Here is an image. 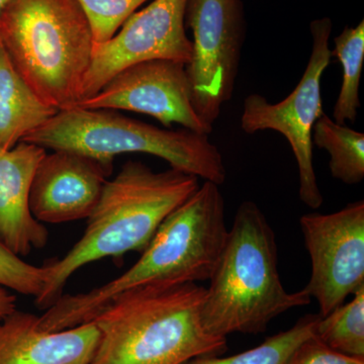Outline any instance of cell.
<instances>
[{"label": "cell", "instance_id": "6da1fadb", "mask_svg": "<svg viewBox=\"0 0 364 364\" xmlns=\"http://www.w3.org/2000/svg\"><path fill=\"white\" fill-rule=\"evenodd\" d=\"M198 177L170 168L155 172L139 161L124 163L105 182L82 237L61 259L44 265L42 291L35 299L47 310L63 294L69 279L95 261L142 253L164 220L200 188Z\"/></svg>", "mask_w": 364, "mask_h": 364}, {"label": "cell", "instance_id": "7a4b0ae2", "mask_svg": "<svg viewBox=\"0 0 364 364\" xmlns=\"http://www.w3.org/2000/svg\"><path fill=\"white\" fill-rule=\"evenodd\" d=\"M205 287L147 286L119 294L92 322L100 331L88 364H182L219 355L227 338L203 327Z\"/></svg>", "mask_w": 364, "mask_h": 364}, {"label": "cell", "instance_id": "3957f363", "mask_svg": "<svg viewBox=\"0 0 364 364\" xmlns=\"http://www.w3.org/2000/svg\"><path fill=\"white\" fill-rule=\"evenodd\" d=\"M274 231L257 203H242L205 289L202 322L214 336L259 334L282 314L308 306L301 289L289 293L277 267Z\"/></svg>", "mask_w": 364, "mask_h": 364}, {"label": "cell", "instance_id": "277c9868", "mask_svg": "<svg viewBox=\"0 0 364 364\" xmlns=\"http://www.w3.org/2000/svg\"><path fill=\"white\" fill-rule=\"evenodd\" d=\"M0 45L14 70L46 105L75 107L95 42L77 0H9Z\"/></svg>", "mask_w": 364, "mask_h": 364}, {"label": "cell", "instance_id": "5b68a950", "mask_svg": "<svg viewBox=\"0 0 364 364\" xmlns=\"http://www.w3.org/2000/svg\"><path fill=\"white\" fill-rule=\"evenodd\" d=\"M21 142L46 150L80 153L107 164H114L119 155L143 153L205 181L220 186L226 181L224 158L207 134L158 128L114 109H62Z\"/></svg>", "mask_w": 364, "mask_h": 364}, {"label": "cell", "instance_id": "8992f818", "mask_svg": "<svg viewBox=\"0 0 364 364\" xmlns=\"http://www.w3.org/2000/svg\"><path fill=\"white\" fill-rule=\"evenodd\" d=\"M229 229L220 186L205 181L157 230L130 268L138 286H176L210 280Z\"/></svg>", "mask_w": 364, "mask_h": 364}, {"label": "cell", "instance_id": "52a82bcc", "mask_svg": "<svg viewBox=\"0 0 364 364\" xmlns=\"http://www.w3.org/2000/svg\"><path fill=\"white\" fill-rule=\"evenodd\" d=\"M331 18L311 21L312 51L308 65L293 92L277 104H270L258 93L245 97L241 116V129L246 134L275 131L289 143L298 165L299 196L306 207L317 210L324 198L317 181L313 158V129L324 114L322 100V77L331 61L330 37Z\"/></svg>", "mask_w": 364, "mask_h": 364}, {"label": "cell", "instance_id": "ba28073f", "mask_svg": "<svg viewBox=\"0 0 364 364\" xmlns=\"http://www.w3.org/2000/svg\"><path fill=\"white\" fill-rule=\"evenodd\" d=\"M186 28L193 33L186 65L191 102L200 121L214 130L233 97L246 38L243 0H188Z\"/></svg>", "mask_w": 364, "mask_h": 364}, {"label": "cell", "instance_id": "9c48e42d", "mask_svg": "<svg viewBox=\"0 0 364 364\" xmlns=\"http://www.w3.org/2000/svg\"><path fill=\"white\" fill-rule=\"evenodd\" d=\"M311 259L304 287L324 317L364 287V202L358 200L332 213H310L299 219Z\"/></svg>", "mask_w": 364, "mask_h": 364}, {"label": "cell", "instance_id": "30bf717a", "mask_svg": "<svg viewBox=\"0 0 364 364\" xmlns=\"http://www.w3.org/2000/svg\"><path fill=\"white\" fill-rule=\"evenodd\" d=\"M186 1L153 0L132 14L112 40L95 45L80 100L93 97L119 71L140 62L165 59L186 65L193 50L184 21Z\"/></svg>", "mask_w": 364, "mask_h": 364}, {"label": "cell", "instance_id": "8fae6325", "mask_svg": "<svg viewBox=\"0 0 364 364\" xmlns=\"http://www.w3.org/2000/svg\"><path fill=\"white\" fill-rule=\"evenodd\" d=\"M75 107L139 112L168 129L176 124L196 133L213 132L196 114L186 64L172 60H148L127 67Z\"/></svg>", "mask_w": 364, "mask_h": 364}, {"label": "cell", "instance_id": "7c38bea8", "mask_svg": "<svg viewBox=\"0 0 364 364\" xmlns=\"http://www.w3.org/2000/svg\"><path fill=\"white\" fill-rule=\"evenodd\" d=\"M114 164L72 151L46 153L30 193L31 212L42 224L87 220L97 208Z\"/></svg>", "mask_w": 364, "mask_h": 364}, {"label": "cell", "instance_id": "4fadbf2b", "mask_svg": "<svg viewBox=\"0 0 364 364\" xmlns=\"http://www.w3.org/2000/svg\"><path fill=\"white\" fill-rule=\"evenodd\" d=\"M46 153L26 142L11 150L0 147V241L20 257L44 248L49 240V231L30 208L33 176Z\"/></svg>", "mask_w": 364, "mask_h": 364}, {"label": "cell", "instance_id": "5bb4252c", "mask_svg": "<svg viewBox=\"0 0 364 364\" xmlns=\"http://www.w3.org/2000/svg\"><path fill=\"white\" fill-rule=\"evenodd\" d=\"M38 316L16 310L0 322V364H88L100 331L93 322L41 331Z\"/></svg>", "mask_w": 364, "mask_h": 364}, {"label": "cell", "instance_id": "9a60e30c", "mask_svg": "<svg viewBox=\"0 0 364 364\" xmlns=\"http://www.w3.org/2000/svg\"><path fill=\"white\" fill-rule=\"evenodd\" d=\"M58 112L26 85L0 45V147L13 149Z\"/></svg>", "mask_w": 364, "mask_h": 364}, {"label": "cell", "instance_id": "2e32d148", "mask_svg": "<svg viewBox=\"0 0 364 364\" xmlns=\"http://www.w3.org/2000/svg\"><path fill=\"white\" fill-rule=\"evenodd\" d=\"M313 145L329 153V168L335 179L348 186L364 178V134L336 123L323 114L313 129Z\"/></svg>", "mask_w": 364, "mask_h": 364}, {"label": "cell", "instance_id": "e0dca14e", "mask_svg": "<svg viewBox=\"0 0 364 364\" xmlns=\"http://www.w3.org/2000/svg\"><path fill=\"white\" fill-rule=\"evenodd\" d=\"M335 55L342 66V83L338 97L333 109V119L336 123H355L360 109L361 75L364 63V21L356 26H345L334 39Z\"/></svg>", "mask_w": 364, "mask_h": 364}, {"label": "cell", "instance_id": "ac0fdd59", "mask_svg": "<svg viewBox=\"0 0 364 364\" xmlns=\"http://www.w3.org/2000/svg\"><path fill=\"white\" fill-rule=\"evenodd\" d=\"M352 296L348 303L318 318L315 335L340 353L364 358V287Z\"/></svg>", "mask_w": 364, "mask_h": 364}, {"label": "cell", "instance_id": "d6986e66", "mask_svg": "<svg viewBox=\"0 0 364 364\" xmlns=\"http://www.w3.org/2000/svg\"><path fill=\"white\" fill-rule=\"evenodd\" d=\"M320 315H306L287 331L277 333L262 344L230 356H198L182 364H284L301 342L315 334Z\"/></svg>", "mask_w": 364, "mask_h": 364}, {"label": "cell", "instance_id": "ffe728a7", "mask_svg": "<svg viewBox=\"0 0 364 364\" xmlns=\"http://www.w3.org/2000/svg\"><path fill=\"white\" fill-rule=\"evenodd\" d=\"M149 0H77L82 9L95 45L109 42L139 7Z\"/></svg>", "mask_w": 364, "mask_h": 364}, {"label": "cell", "instance_id": "44dd1931", "mask_svg": "<svg viewBox=\"0 0 364 364\" xmlns=\"http://www.w3.org/2000/svg\"><path fill=\"white\" fill-rule=\"evenodd\" d=\"M45 277V267L30 264L0 241V286L36 299L44 287Z\"/></svg>", "mask_w": 364, "mask_h": 364}, {"label": "cell", "instance_id": "7402d4cb", "mask_svg": "<svg viewBox=\"0 0 364 364\" xmlns=\"http://www.w3.org/2000/svg\"><path fill=\"white\" fill-rule=\"evenodd\" d=\"M284 364H364V358L340 353L314 334L301 342Z\"/></svg>", "mask_w": 364, "mask_h": 364}, {"label": "cell", "instance_id": "603a6c76", "mask_svg": "<svg viewBox=\"0 0 364 364\" xmlns=\"http://www.w3.org/2000/svg\"><path fill=\"white\" fill-rule=\"evenodd\" d=\"M16 310V294L6 287L0 286V322Z\"/></svg>", "mask_w": 364, "mask_h": 364}, {"label": "cell", "instance_id": "cb8c5ba5", "mask_svg": "<svg viewBox=\"0 0 364 364\" xmlns=\"http://www.w3.org/2000/svg\"><path fill=\"white\" fill-rule=\"evenodd\" d=\"M7 1H9V0H0V11H1V9L6 6Z\"/></svg>", "mask_w": 364, "mask_h": 364}]
</instances>
